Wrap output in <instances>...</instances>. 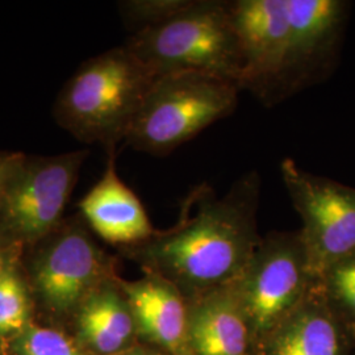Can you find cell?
Listing matches in <instances>:
<instances>
[{"mask_svg":"<svg viewBox=\"0 0 355 355\" xmlns=\"http://www.w3.org/2000/svg\"><path fill=\"white\" fill-rule=\"evenodd\" d=\"M261 178L252 171L218 198L205 183L182 204L177 225L121 248L124 255L168 280L191 300L241 275L262 241L257 229Z\"/></svg>","mask_w":355,"mask_h":355,"instance_id":"1","label":"cell"},{"mask_svg":"<svg viewBox=\"0 0 355 355\" xmlns=\"http://www.w3.org/2000/svg\"><path fill=\"white\" fill-rule=\"evenodd\" d=\"M155 78L124 45L104 51L80 64L64 83L53 116L76 140L116 152Z\"/></svg>","mask_w":355,"mask_h":355,"instance_id":"2","label":"cell"},{"mask_svg":"<svg viewBox=\"0 0 355 355\" xmlns=\"http://www.w3.org/2000/svg\"><path fill=\"white\" fill-rule=\"evenodd\" d=\"M124 46L155 76L192 73L237 86L241 78V45L229 1L192 0L173 19L135 32Z\"/></svg>","mask_w":355,"mask_h":355,"instance_id":"3","label":"cell"},{"mask_svg":"<svg viewBox=\"0 0 355 355\" xmlns=\"http://www.w3.org/2000/svg\"><path fill=\"white\" fill-rule=\"evenodd\" d=\"M21 263L35 304L54 320H71L92 292L117 278L116 259L92 239L80 215L64 218L26 249Z\"/></svg>","mask_w":355,"mask_h":355,"instance_id":"4","label":"cell"},{"mask_svg":"<svg viewBox=\"0 0 355 355\" xmlns=\"http://www.w3.org/2000/svg\"><path fill=\"white\" fill-rule=\"evenodd\" d=\"M241 89L234 82L203 74L157 76L129 129L135 150L167 155L233 114Z\"/></svg>","mask_w":355,"mask_h":355,"instance_id":"5","label":"cell"},{"mask_svg":"<svg viewBox=\"0 0 355 355\" xmlns=\"http://www.w3.org/2000/svg\"><path fill=\"white\" fill-rule=\"evenodd\" d=\"M315 278L300 230L262 239L241 275L229 284L258 343L304 302Z\"/></svg>","mask_w":355,"mask_h":355,"instance_id":"6","label":"cell"},{"mask_svg":"<svg viewBox=\"0 0 355 355\" xmlns=\"http://www.w3.org/2000/svg\"><path fill=\"white\" fill-rule=\"evenodd\" d=\"M89 150L26 155L13 171L0 205V241L26 250L64 220Z\"/></svg>","mask_w":355,"mask_h":355,"instance_id":"7","label":"cell"},{"mask_svg":"<svg viewBox=\"0 0 355 355\" xmlns=\"http://www.w3.org/2000/svg\"><path fill=\"white\" fill-rule=\"evenodd\" d=\"M280 173L300 229L309 266L318 279L331 265L355 252V189L305 171L286 158Z\"/></svg>","mask_w":355,"mask_h":355,"instance_id":"8","label":"cell"},{"mask_svg":"<svg viewBox=\"0 0 355 355\" xmlns=\"http://www.w3.org/2000/svg\"><path fill=\"white\" fill-rule=\"evenodd\" d=\"M347 8L343 0H288L290 33L270 105L328 76L338 54Z\"/></svg>","mask_w":355,"mask_h":355,"instance_id":"9","label":"cell"},{"mask_svg":"<svg viewBox=\"0 0 355 355\" xmlns=\"http://www.w3.org/2000/svg\"><path fill=\"white\" fill-rule=\"evenodd\" d=\"M229 4L243 60L239 87L270 105L290 33L288 0H234Z\"/></svg>","mask_w":355,"mask_h":355,"instance_id":"10","label":"cell"},{"mask_svg":"<svg viewBox=\"0 0 355 355\" xmlns=\"http://www.w3.org/2000/svg\"><path fill=\"white\" fill-rule=\"evenodd\" d=\"M141 279L119 278L135 318L137 337L168 355H189V302L165 278L144 271Z\"/></svg>","mask_w":355,"mask_h":355,"instance_id":"11","label":"cell"},{"mask_svg":"<svg viewBox=\"0 0 355 355\" xmlns=\"http://www.w3.org/2000/svg\"><path fill=\"white\" fill-rule=\"evenodd\" d=\"M116 153H108L102 178L78 203L79 215L102 240L120 248L150 240L157 233L139 196L117 174Z\"/></svg>","mask_w":355,"mask_h":355,"instance_id":"12","label":"cell"},{"mask_svg":"<svg viewBox=\"0 0 355 355\" xmlns=\"http://www.w3.org/2000/svg\"><path fill=\"white\" fill-rule=\"evenodd\" d=\"M338 321L316 283L304 302L257 343L259 355H345Z\"/></svg>","mask_w":355,"mask_h":355,"instance_id":"13","label":"cell"},{"mask_svg":"<svg viewBox=\"0 0 355 355\" xmlns=\"http://www.w3.org/2000/svg\"><path fill=\"white\" fill-rule=\"evenodd\" d=\"M187 302L189 355H249V325L229 286Z\"/></svg>","mask_w":355,"mask_h":355,"instance_id":"14","label":"cell"},{"mask_svg":"<svg viewBox=\"0 0 355 355\" xmlns=\"http://www.w3.org/2000/svg\"><path fill=\"white\" fill-rule=\"evenodd\" d=\"M74 338L91 355H117L136 346L137 330L119 277L103 283L70 320Z\"/></svg>","mask_w":355,"mask_h":355,"instance_id":"15","label":"cell"},{"mask_svg":"<svg viewBox=\"0 0 355 355\" xmlns=\"http://www.w3.org/2000/svg\"><path fill=\"white\" fill-rule=\"evenodd\" d=\"M23 257V255H21ZM21 257L0 275V343H8L33 322L35 299L26 280Z\"/></svg>","mask_w":355,"mask_h":355,"instance_id":"16","label":"cell"},{"mask_svg":"<svg viewBox=\"0 0 355 355\" xmlns=\"http://www.w3.org/2000/svg\"><path fill=\"white\" fill-rule=\"evenodd\" d=\"M1 354L91 355L76 338L55 328L31 322L12 340L1 345Z\"/></svg>","mask_w":355,"mask_h":355,"instance_id":"17","label":"cell"},{"mask_svg":"<svg viewBox=\"0 0 355 355\" xmlns=\"http://www.w3.org/2000/svg\"><path fill=\"white\" fill-rule=\"evenodd\" d=\"M318 284L340 316L355 321V252L331 265Z\"/></svg>","mask_w":355,"mask_h":355,"instance_id":"18","label":"cell"},{"mask_svg":"<svg viewBox=\"0 0 355 355\" xmlns=\"http://www.w3.org/2000/svg\"><path fill=\"white\" fill-rule=\"evenodd\" d=\"M192 0H129L120 3V11L133 33L162 24L184 11Z\"/></svg>","mask_w":355,"mask_h":355,"instance_id":"19","label":"cell"},{"mask_svg":"<svg viewBox=\"0 0 355 355\" xmlns=\"http://www.w3.org/2000/svg\"><path fill=\"white\" fill-rule=\"evenodd\" d=\"M23 155L24 153L21 152H0V205L13 171L21 161Z\"/></svg>","mask_w":355,"mask_h":355,"instance_id":"20","label":"cell"},{"mask_svg":"<svg viewBox=\"0 0 355 355\" xmlns=\"http://www.w3.org/2000/svg\"><path fill=\"white\" fill-rule=\"evenodd\" d=\"M23 253H24V250L17 249V248H11L0 241V275L3 274V271L12 262L13 259L21 257Z\"/></svg>","mask_w":355,"mask_h":355,"instance_id":"21","label":"cell"},{"mask_svg":"<svg viewBox=\"0 0 355 355\" xmlns=\"http://www.w3.org/2000/svg\"><path fill=\"white\" fill-rule=\"evenodd\" d=\"M117 355H168L165 352L157 349V347H144V346H133L132 349H129L127 352Z\"/></svg>","mask_w":355,"mask_h":355,"instance_id":"22","label":"cell"},{"mask_svg":"<svg viewBox=\"0 0 355 355\" xmlns=\"http://www.w3.org/2000/svg\"><path fill=\"white\" fill-rule=\"evenodd\" d=\"M1 355H8V354H1Z\"/></svg>","mask_w":355,"mask_h":355,"instance_id":"23","label":"cell"}]
</instances>
